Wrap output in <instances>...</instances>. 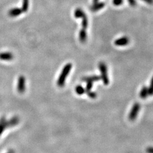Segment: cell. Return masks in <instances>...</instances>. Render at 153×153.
I'll return each mask as SVG.
<instances>
[{
	"mask_svg": "<svg viewBox=\"0 0 153 153\" xmlns=\"http://www.w3.org/2000/svg\"><path fill=\"white\" fill-rule=\"evenodd\" d=\"M129 4L132 6H135L136 5V0H127Z\"/></svg>",
	"mask_w": 153,
	"mask_h": 153,
	"instance_id": "cell-20",
	"label": "cell"
},
{
	"mask_svg": "<svg viewBox=\"0 0 153 153\" xmlns=\"http://www.w3.org/2000/svg\"><path fill=\"white\" fill-rule=\"evenodd\" d=\"M13 55L10 52H4L0 53V59L4 61H10L13 59Z\"/></svg>",
	"mask_w": 153,
	"mask_h": 153,
	"instance_id": "cell-7",
	"label": "cell"
},
{
	"mask_svg": "<svg viewBox=\"0 0 153 153\" xmlns=\"http://www.w3.org/2000/svg\"><path fill=\"white\" fill-rule=\"evenodd\" d=\"M142 1H144L145 2H146L147 4H153V0H142Z\"/></svg>",
	"mask_w": 153,
	"mask_h": 153,
	"instance_id": "cell-22",
	"label": "cell"
},
{
	"mask_svg": "<svg viewBox=\"0 0 153 153\" xmlns=\"http://www.w3.org/2000/svg\"></svg>",
	"mask_w": 153,
	"mask_h": 153,
	"instance_id": "cell-25",
	"label": "cell"
},
{
	"mask_svg": "<svg viewBox=\"0 0 153 153\" xmlns=\"http://www.w3.org/2000/svg\"><path fill=\"white\" fill-rule=\"evenodd\" d=\"M23 11L22 8H11L8 11V15L9 16L11 17H17L19 15H21Z\"/></svg>",
	"mask_w": 153,
	"mask_h": 153,
	"instance_id": "cell-6",
	"label": "cell"
},
{
	"mask_svg": "<svg viewBox=\"0 0 153 153\" xmlns=\"http://www.w3.org/2000/svg\"><path fill=\"white\" fill-rule=\"evenodd\" d=\"M25 79L23 76L19 77L18 81V91L19 93H23L25 90Z\"/></svg>",
	"mask_w": 153,
	"mask_h": 153,
	"instance_id": "cell-4",
	"label": "cell"
},
{
	"mask_svg": "<svg viewBox=\"0 0 153 153\" xmlns=\"http://www.w3.org/2000/svg\"><path fill=\"white\" fill-rule=\"evenodd\" d=\"M146 153H153V147H149L146 149Z\"/></svg>",
	"mask_w": 153,
	"mask_h": 153,
	"instance_id": "cell-21",
	"label": "cell"
},
{
	"mask_svg": "<svg viewBox=\"0 0 153 153\" xmlns=\"http://www.w3.org/2000/svg\"><path fill=\"white\" fill-rule=\"evenodd\" d=\"M99 2V0H93V4H96L97 2Z\"/></svg>",
	"mask_w": 153,
	"mask_h": 153,
	"instance_id": "cell-24",
	"label": "cell"
},
{
	"mask_svg": "<svg viewBox=\"0 0 153 153\" xmlns=\"http://www.w3.org/2000/svg\"><path fill=\"white\" fill-rule=\"evenodd\" d=\"M129 42V39L127 36H124L120 38L115 41V44L117 46H124L127 45Z\"/></svg>",
	"mask_w": 153,
	"mask_h": 153,
	"instance_id": "cell-5",
	"label": "cell"
},
{
	"mask_svg": "<svg viewBox=\"0 0 153 153\" xmlns=\"http://www.w3.org/2000/svg\"><path fill=\"white\" fill-rule=\"evenodd\" d=\"M82 27L84 29L87 28V26H88V19H87V17L86 16V14L85 15L82 17Z\"/></svg>",
	"mask_w": 153,
	"mask_h": 153,
	"instance_id": "cell-14",
	"label": "cell"
},
{
	"mask_svg": "<svg viewBox=\"0 0 153 153\" xmlns=\"http://www.w3.org/2000/svg\"><path fill=\"white\" fill-rule=\"evenodd\" d=\"M85 14V12L81 8H76L74 11V17L76 18H82Z\"/></svg>",
	"mask_w": 153,
	"mask_h": 153,
	"instance_id": "cell-11",
	"label": "cell"
},
{
	"mask_svg": "<svg viewBox=\"0 0 153 153\" xmlns=\"http://www.w3.org/2000/svg\"><path fill=\"white\" fill-rule=\"evenodd\" d=\"M147 93L149 95H153V88L152 87L150 86L149 88H147Z\"/></svg>",
	"mask_w": 153,
	"mask_h": 153,
	"instance_id": "cell-19",
	"label": "cell"
},
{
	"mask_svg": "<svg viewBox=\"0 0 153 153\" xmlns=\"http://www.w3.org/2000/svg\"><path fill=\"white\" fill-rule=\"evenodd\" d=\"M140 108H141V106L139 103H136L133 104V106L132 108V110L129 113V116H128V118L130 121H133L136 120V118L137 117L138 113L140 110Z\"/></svg>",
	"mask_w": 153,
	"mask_h": 153,
	"instance_id": "cell-3",
	"label": "cell"
},
{
	"mask_svg": "<svg viewBox=\"0 0 153 153\" xmlns=\"http://www.w3.org/2000/svg\"><path fill=\"white\" fill-rule=\"evenodd\" d=\"M93 82H87V85H86V92L90 91L93 87Z\"/></svg>",
	"mask_w": 153,
	"mask_h": 153,
	"instance_id": "cell-17",
	"label": "cell"
},
{
	"mask_svg": "<svg viewBox=\"0 0 153 153\" xmlns=\"http://www.w3.org/2000/svg\"><path fill=\"white\" fill-rule=\"evenodd\" d=\"M101 79V77L100 76H86V77H84L82 79V80L83 81L86 82H95V81H98Z\"/></svg>",
	"mask_w": 153,
	"mask_h": 153,
	"instance_id": "cell-9",
	"label": "cell"
},
{
	"mask_svg": "<svg viewBox=\"0 0 153 153\" xmlns=\"http://www.w3.org/2000/svg\"><path fill=\"white\" fill-rule=\"evenodd\" d=\"M76 93L78 95H82L86 93L85 89L81 85H78L76 87Z\"/></svg>",
	"mask_w": 153,
	"mask_h": 153,
	"instance_id": "cell-13",
	"label": "cell"
},
{
	"mask_svg": "<svg viewBox=\"0 0 153 153\" xmlns=\"http://www.w3.org/2000/svg\"><path fill=\"white\" fill-rule=\"evenodd\" d=\"M99 68L101 73V79H102L104 85L109 84V79L107 74V68L104 62H100L99 64Z\"/></svg>",
	"mask_w": 153,
	"mask_h": 153,
	"instance_id": "cell-2",
	"label": "cell"
},
{
	"mask_svg": "<svg viewBox=\"0 0 153 153\" xmlns=\"http://www.w3.org/2000/svg\"><path fill=\"white\" fill-rule=\"evenodd\" d=\"M28 4H29V0H23L22 10L23 12H26L28 10Z\"/></svg>",
	"mask_w": 153,
	"mask_h": 153,
	"instance_id": "cell-15",
	"label": "cell"
},
{
	"mask_svg": "<svg viewBox=\"0 0 153 153\" xmlns=\"http://www.w3.org/2000/svg\"><path fill=\"white\" fill-rule=\"evenodd\" d=\"M140 95L142 99H145L149 96L148 93H147V87L144 86L142 88V89L140 91Z\"/></svg>",
	"mask_w": 153,
	"mask_h": 153,
	"instance_id": "cell-12",
	"label": "cell"
},
{
	"mask_svg": "<svg viewBox=\"0 0 153 153\" xmlns=\"http://www.w3.org/2000/svg\"><path fill=\"white\" fill-rule=\"evenodd\" d=\"M124 0H113V4L116 6H119L123 4Z\"/></svg>",
	"mask_w": 153,
	"mask_h": 153,
	"instance_id": "cell-18",
	"label": "cell"
},
{
	"mask_svg": "<svg viewBox=\"0 0 153 153\" xmlns=\"http://www.w3.org/2000/svg\"><path fill=\"white\" fill-rule=\"evenodd\" d=\"M79 40L81 41V42H85L86 40H87V34H86V30L82 28L79 33Z\"/></svg>",
	"mask_w": 153,
	"mask_h": 153,
	"instance_id": "cell-10",
	"label": "cell"
},
{
	"mask_svg": "<svg viewBox=\"0 0 153 153\" xmlns=\"http://www.w3.org/2000/svg\"><path fill=\"white\" fill-rule=\"evenodd\" d=\"M72 68V64L70 63H69V64H67L63 68L62 71L57 81V85L59 87H62L65 84V79L68 76L69 72H70Z\"/></svg>",
	"mask_w": 153,
	"mask_h": 153,
	"instance_id": "cell-1",
	"label": "cell"
},
{
	"mask_svg": "<svg viewBox=\"0 0 153 153\" xmlns=\"http://www.w3.org/2000/svg\"><path fill=\"white\" fill-rule=\"evenodd\" d=\"M105 6V4L104 2H97L96 4H93L91 7V11H93V12H96V11H99V10L102 9Z\"/></svg>",
	"mask_w": 153,
	"mask_h": 153,
	"instance_id": "cell-8",
	"label": "cell"
},
{
	"mask_svg": "<svg viewBox=\"0 0 153 153\" xmlns=\"http://www.w3.org/2000/svg\"><path fill=\"white\" fill-rule=\"evenodd\" d=\"M87 94V95L89 96V98H91V99H95L96 97H97V94L96 93H95V92H93V91H91V90L90 91H87V92H86Z\"/></svg>",
	"mask_w": 153,
	"mask_h": 153,
	"instance_id": "cell-16",
	"label": "cell"
},
{
	"mask_svg": "<svg viewBox=\"0 0 153 153\" xmlns=\"http://www.w3.org/2000/svg\"><path fill=\"white\" fill-rule=\"evenodd\" d=\"M150 86L151 87H153V76L151 79V82H150Z\"/></svg>",
	"mask_w": 153,
	"mask_h": 153,
	"instance_id": "cell-23",
	"label": "cell"
}]
</instances>
